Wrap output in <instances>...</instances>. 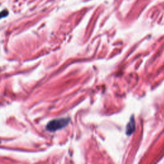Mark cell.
Here are the masks:
<instances>
[{"instance_id":"cell-2","label":"cell","mask_w":164,"mask_h":164,"mask_svg":"<svg viewBox=\"0 0 164 164\" xmlns=\"http://www.w3.org/2000/svg\"><path fill=\"white\" fill-rule=\"evenodd\" d=\"M134 120L133 119L131 120V121L129 122L128 126H127V129H126V133L127 134L129 135L131 134V133L135 130V124H134Z\"/></svg>"},{"instance_id":"cell-1","label":"cell","mask_w":164,"mask_h":164,"mask_svg":"<svg viewBox=\"0 0 164 164\" xmlns=\"http://www.w3.org/2000/svg\"><path fill=\"white\" fill-rule=\"evenodd\" d=\"M69 121L70 119H67V118L53 119L50 122H49V123L46 126V129L49 131H56L59 130V129L66 127L69 123Z\"/></svg>"},{"instance_id":"cell-3","label":"cell","mask_w":164,"mask_h":164,"mask_svg":"<svg viewBox=\"0 0 164 164\" xmlns=\"http://www.w3.org/2000/svg\"><path fill=\"white\" fill-rule=\"evenodd\" d=\"M9 12L8 10H7V9L3 10L2 11L0 12V20H1V19H3V18L7 17V16H9Z\"/></svg>"}]
</instances>
